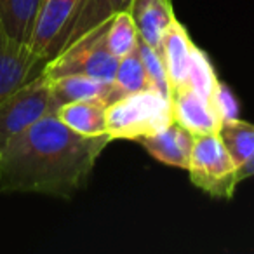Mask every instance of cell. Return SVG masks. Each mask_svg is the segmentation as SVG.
<instances>
[{"label":"cell","instance_id":"18","mask_svg":"<svg viewBox=\"0 0 254 254\" xmlns=\"http://www.w3.org/2000/svg\"><path fill=\"white\" fill-rule=\"evenodd\" d=\"M139 35L136 25L132 21L131 14L127 9L119 11L108 19V28H106V47L115 58L122 60L129 53L138 47Z\"/></svg>","mask_w":254,"mask_h":254},{"label":"cell","instance_id":"16","mask_svg":"<svg viewBox=\"0 0 254 254\" xmlns=\"http://www.w3.org/2000/svg\"><path fill=\"white\" fill-rule=\"evenodd\" d=\"M218 136L237 167L254 155V124L239 119H226L218 129Z\"/></svg>","mask_w":254,"mask_h":254},{"label":"cell","instance_id":"15","mask_svg":"<svg viewBox=\"0 0 254 254\" xmlns=\"http://www.w3.org/2000/svg\"><path fill=\"white\" fill-rule=\"evenodd\" d=\"M129 2H131V0H85L80 12H78L77 18H75L73 26H71L70 35H68L64 47H68L77 39H80L82 35L89 33L92 28L106 23L119 11L127 9L129 7Z\"/></svg>","mask_w":254,"mask_h":254},{"label":"cell","instance_id":"4","mask_svg":"<svg viewBox=\"0 0 254 254\" xmlns=\"http://www.w3.org/2000/svg\"><path fill=\"white\" fill-rule=\"evenodd\" d=\"M58 112L51 82L44 73L0 101V155L37 120Z\"/></svg>","mask_w":254,"mask_h":254},{"label":"cell","instance_id":"12","mask_svg":"<svg viewBox=\"0 0 254 254\" xmlns=\"http://www.w3.org/2000/svg\"><path fill=\"white\" fill-rule=\"evenodd\" d=\"M49 82L58 108L71 101H99L105 105L115 101L113 82L98 80L85 75H64V77L49 78Z\"/></svg>","mask_w":254,"mask_h":254},{"label":"cell","instance_id":"22","mask_svg":"<svg viewBox=\"0 0 254 254\" xmlns=\"http://www.w3.org/2000/svg\"><path fill=\"white\" fill-rule=\"evenodd\" d=\"M251 176H254V155L251 157L244 166H240L239 169H237V180H239V183Z\"/></svg>","mask_w":254,"mask_h":254},{"label":"cell","instance_id":"5","mask_svg":"<svg viewBox=\"0 0 254 254\" xmlns=\"http://www.w3.org/2000/svg\"><path fill=\"white\" fill-rule=\"evenodd\" d=\"M237 169L218 132L195 136L187 167L195 187L214 198H232L239 185Z\"/></svg>","mask_w":254,"mask_h":254},{"label":"cell","instance_id":"17","mask_svg":"<svg viewBox=\"0 0 254 254\" xmlns=\"http://www.w3.org/2000/svg\"><path fill=\"white\" fill-rule=\"evenodd\" d=\"M113 89H115V99H119L120 96L152 89L138 47L119 60V66L113 77Z\"/></svg>","mask_w":254,"mask_h":254},{"label":"cell","instance_id":"7","mask_svg":"<svg viewBox=\"0 0 254 254\" xmlns=\"http://www.w3.org/2000/svg\"><path fill=\"white\" fill-rule=\"evenodd\" d=\"M47 61L0 26V101L44 73Z\"/></svg>","mask_w":254,"mask_h":254},{"label":"cell","instance_id":"2","mask_svg":"<svg viewBox=\"0 0 254 254\" xmlns=\"http://www.w3.org/2000/svg\"><path fill=\"white\" fill-rule=\"evenodd\" d=\"M173 122L171 99L153 89L120 96L106 105V132L113 139L138 141Z\"/></svg>","mask_w":254,"mask_h":254},{"label":"cell","instance_id":"8","mask_svg":"<svg viewBox=\"0 0 254 254\" xmlns=\"http://www.w3.org/2000/svg\"><path fill=\"white\" fill-rule=\"evenodd\" d=\"M169 99L173 120L181 124L193 136L218 132L223 119L212 99L187 85L173 89Z\"/></svg>","mask_w":254,"mask_h":254},{"label":"cell","instance_id":"9","mask_svg":"<svg viewBox=\"0 0 254 254\" xmlns=\"http://www.w3.org/2000/svg\"><path fill=\"white\" fill-rule=\"evenodd\" d=\"M193 141L195 136L176 120L167 124L160 131L138 139V143L146 150V153L155 160L185 171L190 162Z\"/></svg>","mask_w":254,"mask_h":254},{"label":"cell","instance_id":"14","mask_svg":"<svg viewBox=\"0 0 254 254\" xmlns=\"http://www.w3.org/2000/svg\"><path fill=\"white\" fill-rule=\"evenodd\" d=\"M44 0H0V26L23 44L30 42Z\"/></svg>","mask_w":254,"mask_h":254},{"label":"cell","instance_id":"10","mask_svg":"<svg viewBox=\"0 0 254 254\" xmlns=\"http://www.w3.org/2000/svg\"><path fill=\"white\" fill-rule=\"evenodd\" d=\"M195 51L197 46L191 42L185 26L174 18L164 35L162 47H160V56L166 64L171 91L187 84Z\"/></svg>","mask_w":254,"mask_h":254},{"label":"cell","instance_id":"19","mask_svg":"<svg viewBox=\"0 0 254 254\" xmlns=\"http://www.w3.org/2000/svg\"><path fill=\"white\" fill-rule=\"evenodd\" d=\"M187 87H191L193 91L200 92L202 96L212 99L214 101L216 91L219 87V80L214 73V68H212L209 58L205 56L204 51H200L197 47L193 54V61H191L190 73H188Z\"/></svg>","mask_w":254,"mask_h":254},{"label":"cell","instance_id":"13","mask_svg":"<svg viewBox=\"0 0 254 254\" xmlns=\"http://www.w3.org/2000/svg\"><path fill=\"white\" fill-rule=\"evenodd\" d=\"M58 119L82 136H101L106 132V105L99 101H71L58 108Z\"/></svg>","mask_w":254,"mask_h":254},{"label":"cell","instance_id":"6","mask_svg":"<svg viewBox=\"0 0 254 254\" xmlns=\"http://www.w3.org/2000/svg\"><path fill=\"white\" fill-rule=\"evenodd\" d=\"M85 0H44L28 46L49 63L63 51Z\"/></svg>","mask_w":254,"mask_h":254},{"label":"cell","instance_id":"21","mask_svg":"<svg viewBox=\"0 0 254 254\" xmlns=\"http://www.w3.org/2000/svg\"><path fill=\"white\" fill-rule=\"evenodd\" d=\"M214 105H216V108H218V113L221 115L223 120L235 119V117H237V101H235V98L232 96L230 89L226 87L225 84H221V82H219V87H218V91H216Z\"/></svg>","mask_w":254,"mask_h":254},{"label":"cell","instance_id":"20","mask_svg":"<svg viewBox=\"0 0 254 254\" xmlns=\"http://www.w3.org/2000/svg\"><path fill=\"white\" fill-rule=\"evenodd\" d=\"M138 51H139V56H141L143 66L146 70V75H148L152 89L160 92V94L167 96V98H171L169 78H167L166 64H164L160 53L157 49H153V47H150L146 42H143L141 39L138 42Z\"/></svg>","mask_w":254,"mask_h":254},{"label":"cell","instance_id":"1","mask_svg":"<svg viewBox=\"0 0 254 254\" xmlns=\"http://www.w3.org/2000/svg\"><path fill=\"white\" fill-rule=\"evenodd\" d=\"M110 134L82 136L56 113L42 117L0 155V193L70 198L85 187Z\"/></svg>","mask_w":254,"mask_h":254},{"label":"cell","instance_id":"3","mask_svg":"<svg viewBox=\"0 0 254 254\" xmlns=\"http://www.w3.org/2000/svg\"><path fill=\"white\" fill-rule=\"evenodd\" d=\"M106 28L108 21L92 28L73 44L64 47L54 60L44 68L47 78H58L64 75H85L98 80L113 82L119 58H115L106 47Z\"/></svg>","mask_w":254,"mask_h":254},{"label":"cell","instance_id":"11","mask_svg":"<svg viewBox=\"0 0 254 254\" xmlns=\"http://www.w3.org/2000/svg\"><path fill=\"white\" fill-rule=\"evenodd\" d=\"M127 11L134 21L139 39L160 53L164 35L176 18L171 0H131Z\"/></svg>","mask_w":254,"mask_h":254}]
</instances>
